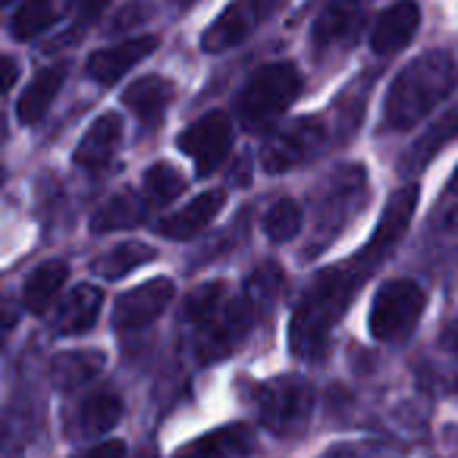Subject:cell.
<instances>
[{
	"instance_id": "cell-14",
	"label": "cell",
	"mask_w": 458,
	"mask_h": 458,
	"mask_svg": "<svg viewBox=\"0 0 458 458\" xmlns=\"http://www.w3.org/2000/svg\"><path fill=\"white\" fill-rule=\"evenodd\" d=\"M420 26V7L414 0H395L393 7H386L380 16H377L374 29H370V47L380 57H389V54H399L408 41L418 35Z\"/></svg>"
},
{
	"instance_id": "cell-24",
	"label": "cell",
	"mask_w": 458,
	"mask_h": 458,
	"mask_svg": "<svg viewBox=\"0 0 458 458\" xmlns=\"http://www.w3.org/2000/svg\"><path fill=\"white\" fill-rule=\"evenodd\" d=\"M123 414V399L114 389H98L79 405L76 411V433L82 437H101V433L114 430L116 420Z\"/></svg>"
},
{
	"instance_id": "cell-5",
	"label": "cell",
	"mask_w": 458,
	"mask_h": 458,
	"mask_svg": "<svg viewBox=\"0 0 458 458\" xmlns=\"http://www.w3.org/2000/svg\"><path fill=\"white\" fill-rule=\"evenodd\" d=\"M258 418L276 437H295L308 427L314 411V389L301 377H276L255 395Z\"/></svg>"
},
{
	"instance_id": "cell-7",
	"label": "cell",
	"mask_w": 458,
	"mask_h": 458,
	"mask_svg": "<svg viewBox=\"0 0 458 458\" xmlns=\"http://www.w3.org/2000/svg\"><path fill=\"white\" fill-rule=\"evenodd\" d=\"M286 0H233L201 35V47L208 54H223L239 47L258 32Z\"/></svg>"
},
{
	"instance_id": "cell-19",
	"label": "cell",
	"mask_w": 458,
	"mask_h": 458,
	"mask_svg": "<svg viewBox=\"0 0 458 458\" xmlns=\"http://www.w3.org/2000/svg\"><path fill=\"white\" fill-rule=\"evenodd\" d=\"M120 139H123L120 116L116 114L98 116V120L89 126V132L82 135V141H79V148H76V157L72 160H76L79 166H85V170H101V166L114 157Z\"/></svg>"
},
{
	"instance_id": "cell-36",
	"label": "cell",
	"mask_w": 458,
	"mask_h": 458,
	"mask_svg": "<svg viewBox=\"0 0 458 458\" xmlns=\"http://www.w3.org/2000/svg\"><path fill=\"white\" fill-rule=\"evenodd\" d=\"M449 189H452V191H458V170H455V176H452V182H449Z\"/></svg>"
},
{
	"instance_id": "cell-27",
	"label": "cell",
	"mask_w": 458,
	"mask_h": 458,
	"mask_svg": "<svg viewBox=\"0 0 458 458\" xmlns=\"http://www.w3.org/2000/svg\"><path fill=\"white\" fill-rule=\"evenodd\" d=\"M148 261H154V249H148V245H141V242H123V245H116L114 251L98 258L91 267H95V274H101L104 280H120V276L132 274L135 267H141V264H148Z\"/></svg>"
},
{
	"instance_id": "cell-25",
	"label": "cell",
	"mask_w": 458,
	"mask_h": 458,
	"mask_svg": "<svg viewBox=\"0 0 458 458\" xmlns=\"http://www.w3.org/2000/svg\"><path fill=\"white\" fill-rule=\"evenodd\" d=\"M66 264L64 261H45L32 276H29L26 289H22V305L32 314H45L54 305V299L60 295L66 283Z\"/></svg>"
},
{
	"instance_id": "cell-1",
	"label": "cell",
	"mask_w": 458,
	"mask_h": 458,
	"mask_svg": "<svg viewBox=\"0 0 458 458\" xmlns=\"http://www.w3.org/2000/svg\"><path fill=\"white\" fill-rule=\"evenodd\" d=\"M368 270V264L358 258L352 264L324 270L308 286V293L301 295L299 308L293 314V324H289V345H293L295 355L305 358V361H318V358L327 355L333 327L339 324L345 308L352 305Z\"/></svg>"
},
{
	"instance_id": "cell-34",
	"label": "cell",
	"mask_w": 458,
	"mask_h": 458,
	"mask_svg": "<svg viewBox=\"0 0 458 458\" xmlns=\"http://www.w3.org/2000/svg\"><path fill=\"white\" fill-rule=\"evenodd\" d=\"M104 4H107V0H79V16H82L85 22L95 20V16L104 10Z\"/></svg>"
},
{
	"instance_id": "cell-3",
	"label": "cell",
	"mask_w": 458,
	"mask_h": 458,
	"mask_svg": "<svg viewBox=\"0 0 458 458\" xmlns=\"http://www.w3.org/2000/svg\"><path fill=\"white\" fill-rule=\"evenodd\" d=\"M185 320L195 333V355L201 361H216L249 336L255 305L249 301V295L233 299L223 283H208L189 295Z\"/></svg>"
},
{
	"instance_id": "cell-31",
	"label": "cell",
	"mask_w": 458,
	"mask_h": 458,
	"mask_svg": "<svg viewBox=\"0 0 458 458\" xmlns=\"http://www.w3.org/2000/svg\"><path fill=\"white\" fill-rule=\"evenodd\" d=\"M79 458H126V445L120 439H107V443L91 445L89 452H82Z\"/></svg>"
},
{
	"instance_id": "cell-37",
	"label": "cell",
	"mask_w": 458,
	"mask_h": 458,
	"mask_svg": "<svg viewBox=\"0 0 458 458\" xmlns=\"http://www.w3.org/2000/svg\"><path fill=\"white\" fill-rule=\"evenodd\" d=\"M7 4H13V0H0V7H7Z\"/></svg>"
},
{
	"instance_id": "cell-11",
	"label": "cell",
	"mask_w": 458,
	"mask_h": 458,
	"mask_svg": "<svg viewBox=\"0 0 458 458\" xmlns=\"http://www.w3.org/2000/svg\"><path fill=\"white\" fill-rule=\"evenodd\" d=\"M361 204H364V170L361 166H343L333 176L330 195L320 204V233H324V242L330 236H336Z\"/></svg>"
},
{
	"instance_id": "cell-38",
	"label": "cell",
	"mask_w": 458,
	"mask_h": 458,
	"mask_svg": "<svg viewBox=\"0 0 458 458\" xmlns=\"http://www.w3.org/2000/svg\"><path fill=\"white\" fill-rule=\"evenodd\" d=\"M0 179H4V170H0Z\"/></svg>"
},
{
	"instance_id": "cell-9",
	"label": "cell",
	"mask_w": 458,
	"mask_h": 458,
	"mask_svg": "<svg viewBox=\"0 0 458 458\" xmlns=\"http://www.w3.org/2000/svg\"><path fill=\"white\" fill-rule=\"evenodd\" d=\"M229 148H233V123L223 110H210L179 135V151L191 157L198 176H210L216 166H223Z\"/></svg>"
},
{
	"instance_id": "cell-16",
	"label": "cell",
	"mask_w": 458,
	"mask_h": 458,
	"mask_svg": "<svg viewBox=\"0 0 458 458\" xmlns=\"http://www.w3.org/2000/svg\"><path fill=\"white\" fill-rule=\"evenodd\" d=\"M226 208V191L214 189V191H204V195L191 198L185 208H179L176 214H170L164 223L157 226L160 236L166 239H195L198 233L214 223V216Z\"/></svg>"
},
{
	"instance_id": "cell-29",
	"label": "cell",
	"mask_w": 458,
	"mask_h": 458,
	"mask_svg": "<svg viewBox=\"0 0 458 458\" xmlns=\"http://www.w3.org/2000/svg\"><path fill=\"white\" fill-rule=\"evenodd\" d=\"M185 191V179L179 176L176 166L170 164H154L145 173V198L151 201V208H164L173 198H179Z\"/></svg>"
},
{
	"instance_id": "cell-12",
	"label": "cell",
	"mask_w": 458,
	"mask_h": 458,
	"mask_svg": "<svg viewBox=\"0 0 458 458\" xmlns=\"http://www.w3.org/2000/svg\"><path fill=\"white\" fill-rule=\"evenodd\" d=\"M414 204H418V189H414V185L399 189L386 201V210L380 214V223H377L374 236H370L368 249H364V255H361V261L368 264V267L380 261L383 255H389V251H393V245L405 236V229H408L411 214H414Z\"/></svg>"
},
{
	"instance_id": "cell-22",
	"label": "cell",
	"mask_w": 458,
	"mask_h": 458,
	"mask_svg": "<svg viewBox=\"0 0 458 458\" xmlns=\"http://www.w3.org/2000/svg\"><path fill=\"white\" fill-rule=\"evenodd\" d=\"M123 101L141 123H157L173 104V85L164 76H145L129 85Z\"/></svg>"
},
{
	"instance_id": "cell-28",
	"label": "cell",
	"mask_w": 458,
	"mask_h": 458,
	"mask_svg": "<svg viewBox=\"0 0 458 458\" xmlns=\"http://www.w3.org/2000/svg\"><path fill=\"white\" fill-rule=\"evenodd\" d=\"M54 22H57V0H26L13 16V38H38Z\"/></svg>"
},
{
	"instance_id": "cell-20",
	"label": "cell",
	"mask_w": 458,
	"mask_h": 458,
	"mask_svg": "<svg viewBox=\"0 0 458 458\" xmlns=\"http://www.w3.org/2000/svg\"><path fill=\"white\" fill-rule=\"evenodd\" d=\"M151 210V201L141 198L139 191H116L107 201L98 208L95 220H91V229L95 233H114V229H129L139 226L141 220Z\"/></svg>"
},
{
	"instance_id": "cell-10",
	"label": "cell",
	"mask_w": 458,
	"mask_h": 458,
	"mask_svg": "<svg viewBox=\"0 0 458 458\" xmlns=\"http://www.w3.org/2000/svg\"><path fill=\"white\" fill-rule=\"evenodd\" d=\"M173 295H176V286H173L170 280H164V276L129 289L126 295H120V301H116V308H114L116 330H123V333L145 330L148 324H154V320L166 311Z\"/></svg>"
},
{
	"instance_id": "cell-18",
	"label": "cell",
	"mask_w": 458,
	"mask_h": 458,
	"mask_svg": "<svg viewBox=\"0 0 458 458\" xmlns=\"http://www.w3.org/2000/svg\"><path fill=\"white\" fill-rule=\"evenodd\" d=\"M104 295L95 286H76L64 301L57 305L54 314V330L60 336H79V333H89L98 324V314H101Z\"/></svg>"
},
{
	"instance_id": "cell-30",
	"label": "cell",
	"mask_w": 458,
	"mask_h": 458,
	"mask_svg": "<svg viewBox=\"0 0 458 458\" xmlns=\"http://www.w3.org/2000/svg\"><path fill=\"white\" fill-rule=\"evenodd\" d=\"M301 229V208L289 198L276 201L274 208L264 214V233H267L274 242H289V239L299 236Z\"/></svg>"
},
{
	"instance_id": "cell-6",
	"label": "cell",
	"mask_w": 458,
	"mask_h": 458,
	"mask_svg": "<svg viewBox=\"0 0 458 458\" xmlns=\"http://www.w3.org/2000/svg\"><path fill=\"white\" fill-rule=\"evenodd\" d=\"M424 289L411 280H389L377 289L374 305H370L368 327L374 339L380 343H399L418 327L420 314H424Z\"/></svg>"
},
{
	"instance_id": "cell-17",
	"label": "cell",
	"mask_w": 458,
	"mask_h": 458,
	"mask_svg": "<svg viewBox=\"0 0 458 458\" xmlns=\"http://www.w3.org/2000/svg\"><path fill=\"white\" fill-rule=\"evenodd\" d=\"M255 452V437L245 424H229L191 439L173 458H249Z\"/></svg>"
},
{
	"instance_id": "cell-13",
	"label": "cell",
	"mask_w": 458,
	"mask_h": 458,
	"mask_svg": "<svg viewBox=\"0 0 458 458\" xmlns=\"http://www.w3.org/2000/svg\"><path fill=\"white\" fill-rule=\"evenodd\" d=\"M364 26V4L361 0H333L330 7L314 20L311 45L318 51H330L339 45H352Z\"/></svg>"
},
{
	"instance_id": "cell-26",
	"label": "cell",
	"mask_w": 458,
	"mask_h": 458,
	"mask_svg": "<svg viewBox=\"0 0 458 458\" xmlns=\"http://www.w3.org/2000/svg\"><path fill=\"white\" fill-rule=\"evenodd\" d=\"M455 139H458V110H452V114H445L443 120H437L418 141H414L411 151H408V157H405V170H424V166Z\"/></svg>"
},
{
	"instance_id": "cell-32",
	"label": "cell",
	"mask_w": 458,
	"mask_h": 458,
	"mask_svg": "<svg viewBox=\"0 0 458 458\" xmlns=\"http://www.w3.org/2000/svg\"><path fill=\"white\" fill-rule=\"evenodd\" d=\"M16 76H20V66H16V60L0 57V98H4L10 89H13V85H16Z\"/></svg>"
},
{
	"instance_id": "cell-2",
	"label": "cell",
	"mask_w": 458,
	"mask_h": 458,
	"mask_svg": "<svg viewBox=\"0 0 458 458\" xmlns=\"http://www.w3.org/2000/svg\"><path fill=\"white\" fill-rule=\"evenodd\" d=\"M458 85V64L445 51H427L414 57L393 79L383 101V126L393 132L418 126L427 114L437 110Z\"/></svg>"
},
{
	"instance_id": "cell-8",
	"label": "cell",
	"mask_w": 458,
	"mask_h": 458,
	"mask_svg": "<svg viewBox=\"0 0 458 458\" xmlns=\"http://www.w3.org/2000/svg\"><path fill=\"white\" fill-rule=\"evenodd\" d=\"M327 141V126L318 116H305V120L289 123L286 129L270 139V145L264 148L261 164L267 173H286L299 164H308L311 157H318L324 151Z\"/></svg>"
},
{
	"instance_id": "cell-33",
	"label": "cell",
	"mask_w": 458,
	"mask_h": 458,
	"mask_svg": "<svg viewBox=\"0 0 458 458\" xmlns=\"http://www.w3.org/2000/svg\"><path fill=\"white\" fill-rule=\"evenodd\" d=\"M320 458H368L361 449H355V445H333V449H327Z\"/></svg>"
},
{
	"instance_id": "cell-15",
	"label": "cell",
	"mask_w": 458,
	"mask_h": 458,
	"mask_svg": "<svg viewBox=\"0 0 458 458\" xmlns=\"http://www.w3.org/2000/svg\"><path fill=\"white\" fill-rule=\"evenodd\" d=\"M157 47V38L154 35H141V38H132V41H123L116 47H104V51L91 54L89 57V76L101 85H114L123 79V72H129L132 66H139L148 54H154Z\"/></svg>"
},
{
	"instance_id": "cell-21",
	"label": "cell",
	"mask_w": 458,
	"mask_h": 458,
	"mask_svg": "<svg viewBox=\"0 0 458 458\" xmlns=\"http://www.w3.org/2000/svg\"><path fill=\"white\" fill-rule=\"evenodd\" d=\"M60 89H64V66H47V70H41L38 76L26 85V91H22L20 104H16V116H20L26 126H35V123L51 110Z\"/></svg>"
},
{
	"instance_id": "cell-23",
	"label": "cell",
	"mask_w": 458,
	"mask_h": 458,
	"mask_svg": "<svg viewBox=\"0 0 458 458\" xmlns=\"http://www.w3.org/2000/svg\"><path fill=\"white\" fill-rule=\"evenodd\" d=\"M104 368V355L95 349H76L64 352L51 361V383L57 389H79L85 383H91Z\"/></svg>"
},
{
	"instance_id": "cell-35",
	"label": "cell",
	"mask_w": 458,
	"mask_h": 458,
	"mask_svg": "<svg viewBox=\"0 0 458 458\" xmlns=\"http://www.w3.org/2000/svg\"><path fill=\"white\" fill-rule=\"evenodd\" d=\"M445 349L455 352V355H458V320L449 327V333H445Z\"/></svg>"
},
{
	"instance_id": "cell-4",
	"label": "cell",
	"mask_w": 458,
	"mask_h": 458,
	"mask_svg": "<svg viewBox=\"0 0 458 458\" xmlns=\"http://www.w3.org/2000/svg\"><path fill=\"white\" fill-rule=\"evenodd\" d=\"M301 95V76L293 64H270L261 66L255 76L239 91L236 114L249 132L270 129Z\"/></svg>"
}]
</instances>
